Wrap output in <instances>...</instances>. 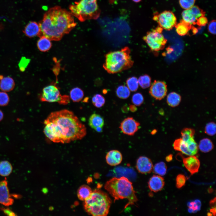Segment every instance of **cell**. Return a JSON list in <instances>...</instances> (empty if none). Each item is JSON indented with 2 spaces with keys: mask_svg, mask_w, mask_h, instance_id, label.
Returning a JSON list of instances; mask_svg holds the SVG:
<instances>
[{
  "mask_svg": "<svg viewBox=\"0 0 216 216\" xmlns=\"http://www.w3.org/2000/svg\"><path fill=\"white\" fill-rule=\"evenodd\" d=\"M134 2H140L142 0H132Z\"/></svg>",
  "mask_w": 216,
  "mask_h": 216,
  "instance_id": "681fc988",
  "label": "cell"
},
{
  "mask_svg": "<svg viewBox=\"0 0 216 216\" xmlns=\"http://www.w3.org/2000/svg\"><path fill=\"white\" fill-rule=\"evenodd\" d=\"M189 206L190 209L192 211H196L199 207L197 202H191L189 204Z\"/></svg>",
  "mask_w": 216,
  "mask_h": 216,
  "instance_id": "7bdbcfd3",
  "label": "cell"
},
{
  "mask_svg": "<svg viewBox=\"0 0 216 216\" xmlns=\"http://www.w3.org/2000/svg\"><path fill=\"white\" fill-rule=\"evenodd\" d=\"M13 167L10 162L3 160L0 162V175L6 177L9 175L12 172Z\"/></svg>",
  "mask_w": 216,
  "mask_h": 216,
  "instance_id": "d4e9b609",
  "label": "cell"
},
{
  "mask_svg": "<svg viewBox=\"0 0 216 216\" xmlns=\"http://www.w3.org/2000/svg\"><path fill=\"white\" fill-rule=\"evenodd\" d=\"M129 108V110L132 112H135L137 110V108L134 105L130 104Z\"/></svg>",
  "mask_w": 216,
  "mask_h": 216,
  "instance_id": "f6af8a7d",
  "label": "cell"
},
{
  "mask_svg": "<svg viewBox=\"0 0 216 216\" xmlns=\"http://www.w3.org/2000/svg\"><path fill=\"white\" fill-rule=\"evenodd\" d=\"M172 159V155L171 154H170L166 158V160L167 162L170 161Z\"/></svg>",
  "mask_w": 216,
  "mask_h": 216,
  "instance_id": "bcb514c9",
  "label": "cell"
},
{
  "mask_svg": "<svg viewBox=\"0 0 216 216\" xmlns=\"http://www.w3.org/2000/svg\"><path fill=\"white\" fill-rule=\"evenodd\" d=\"M164 178L160 176L153 175L150 179L148 186L151 191L156 192L161 190L164 185Z\"/></svg>",
  "mask_w": 216,
  "mask_h": 216,
  "instance_id": "e0dca14e",
  "label": "cell"
},
{
  "mask_svg": "<svg viewBox=\"0 0 216 216\" xmlns=\"http://www.w3.org/2000/svg\"><path fill=\"white\" fill-rule=\"evenodd\" d=\"M210 212L212 213L211 214H213L215 216L216 213L215 207L211 209Z\"/></svg>",
  "mask_w": 216,
  "mask_h": 216,
  "instance_id": "c3c4849f",
  "label": "cell"
},
{
  "mask_svg": "<svg viewBox=\"0 0 216 216\" xmlns=\"http://www.w3.org/2000/svg\"><path fill=\"white\" fill-rule=\"evenodd\" d=\"M70 97L62 95L58 87L51 84L45 87L40 96L41 101L49 102H57L60 104L65 105L70 101Z\"/></svg>",
  "mask_w": 216,
  "mask_h": 216,
  "instance_id": "9c48e42d",
  "label": "cell"
},
{
  "mask_svg": "<svg viewBox=\"0 0 216 216\" xmlns=\"http://www.w3.org/2000/svg\"><path fill=\"white\" fill-rule=\"evenodd\" d=\"M84 201V208L86 212L94 216H106L112 203L108 195L100 190L92 191Z\"/></svg>",
  "mask_w": 216,
  "mask_h": 216,
  "instance_id": "5b68a950",
  "label": "cell"
},
{
  "mask_svg": "<svg viewBox=\"0 0 216 216\" xmlns=\"http://www.w3.org/2000/svg\"><path fill=\"white\" fill-rule=\"evenodd\" d=\"M39 24L40 30L39 37L44 36L51 40L58 41L69 33L76 23L70 12L55 6L44 14Z\"/></svg>",
  "mask_w": 216,
  "mask_h": 216,
  "instance_id": "7a4b0ae2",
  "label": "cell"
},
{
  "mask_svg": "<svg viewBox=\"0 0 216 216\" xmlns=\"http://www.w3.org/2000/svg\"><path fill=\"white\" fill-rule=\"evenodd\" d=\"M40 38L37 44L38 49L42 52L48 51L52 46L51 40L44 36H42Z\"/></svg>",
  "mask_w": 216,
  "mask_h": 216,
  "instance_id": "603a6c76",
  "label": "cell"
},
{
  "mask_svg": "<svg viewBox=\"0 0 216 216\" xmlns=\"http://www.w3.org/2000/svg\"><path fill=\"white\" fill-rule=\"evenodd\" d=\"M92 191L91 188L86 185L80 187L77 192V195L80 199L85 200L91 195Z\"/></svg>",
  "mask_w": 216,
  "mask_h": 216,
  "instance_id": "83f0119b",
  "label": "cell"
},
{
  "mask_svg": "<svg viewBox=\"0 0 216 216\" xmlns=\"http://www.w3.org/2000/svg\"><path fill=\"white\" fill-rule=\"evenodd\" d=\"M208 22L207 18L205 16H202L197 19L196 23L199 26H204L206 25Z\"/></svg>",
  "mask_w": 216,
  "mask_h": 216,
  "instance_id": "60d3db41",
  "label": "cell"
},
{
  "mask_svg": "<svg viewBox=\"0 0 216 216\" xmlns=\"http://www.w3.org/2000/svg\"><path fill=\"white\" fill-rule=\"evenodd\" d=\"M183 164L187 169L192 175L198 172L200 167V161L197 157L194 155L183 159Z\"/></svg>",
  "mask_w": 216,
  "mask_h": 216,
  "instance_id": "2e32d148",
  "label": "cell"
},
{
  "mask_svg": "<svg viewBox=\"0 0 216 216\" xmlns=\"http://www.w3.org/2000/svg\"><path fill=\"white\" fill-rule=\"evenodd\" d=\"M153 165L151 160L145 156H140L137 160L136 169L142 174L148 173L153 170Z\"/></svg>",
  "mask_w": 216,
  "mask_h": 216,
  "instance_id": "9a60e30c",
  "label": "cell"
},
{
  "mask_svg": "<svg viewBox=\"0 0 216 216\" xmlns=\"http://www.w3.org/2000/svg\"><path fill=\"white\" fill-rule=\"evenodd\" d=\"M13 196L17 198L20 197L17 194L11 195L10 194L6 178L0 181V203L6 206L12 205L14 202Z\"/></svg>",
  "mask_w": 216,
  "mask_h": 216,
  "instance_id": "8fae6325",
  "label": "cell"
},
{
  "mask_svg": "<svg viewBox=\"0 0 216 216\" xmlns=\"http://www.w3.org/2000/svg\"><path fill=\"white\" fill-rule=\"evenodd\" d=\"M199 148L202 152L206 153L210 151L213 149L214 145L211 140L205 138L200 141Z\"/></svg>",
  "mask_w": 216,
  "mask_h": 216,
  "instance_id": "484cf974",
  "label": "cell"
},
{
  "mask_svg": "<svg viewBox=\"0 0 216 216\" xmlns=\"http://www.w3.org/2000/svg\"><path fill=\"white\" fill-rule=\"evenodd\" d=\"M107 163L111 166L118 165L121 162L122 156L121 153L116 150H112L109 152L106 156Z\"/></svg>",
  "mask_w": 216,
  "mask_h": 216,
  "instance_id": "ac0fdd59",
  "label": "cell"
},
{
  "mask_svg": "<svg viewBox=\"0 0 216 216\" xmlns=\"http://www.w3.org/2000/svg\"><path fill=\"white\" fill-rule=\"evenodd\" d=\"M126 84L127 87L131 91H136L138 88V80L135 77L132 76L129 78L126 81Z\"/></svg>",
  "mask_w": 216,
  "mask_h": 216,
  "instance_id": "1f68e13d",
  "label": "cell"
},
{
  "mask_svg": "<svg viewBox=\"0 0 216 216\" xmlns=\"http://www.w3.org/2000/svg\"><path fill=\"white\" fill-rule=\"evenodd\" d=\"M4 117V114L3 111L0 109V122L3 119Z\"/></svg>",
  "mask_w": 216,
  "mask_h": 216,
  "instance_id": "7dc6e473",
  "label": "cell"
},
{
  "mask_svg": "<svg viewBox=\"0 0 216 216\" xmlns=\"http://www.w3.org/2000/svg\"><path fill=\"white\" fill-rule=\"evenodd\" d=\"M0 210L5 214L9 216H16V214L11 210L8 208L1 207Z\"/></svg>",
  "mask_w": 216,
  "mask_h": 216,
  "instance_id": "b9f144b4",
  "label": "cell"
},
{
  "mask_svg": "<svg viewBox=\"0 0 216 216\" xmlns=\"http://www.w3.org/2000/svg\"><path fill=\"white\" fill-rule=\"evenodd\" d=\"M181 100V96L174 92L170 93L166 98V102L168 104L172 107H175L178 105Z\"/></svg>",
  "mask_w": 216,
  "mask_h": 216,
  "instance_id": "cb8c5ba5",
  "label": "cell"
},
{
  "mask_svg": "<svg viewBox=\"0 0 216 216\" xmlns=\"http://www.w3.org/2000/svg\"><path fill=\"white\" fill-rule=\"evenodd\" d=\"M10 98L8 94L4 92H0V106H5L9 104Z\"/></svg>",
  "mask_w": 216,
  "mask_h": 216,
  "instance_id": "d590c367",
  "label": "cell"
},
{
  "mask_svg": "<svg viewBox=\"0 0 216 216\" xmlns=\"http://www.w3.org/2000/svg\"><path fill=\"white\" fill-rule=\"evenodd\" d=\"M153 172L160 176H164L166 173L167 166L165 163L160 162L156 164L153 166Z\"/></svg>",
  "mask_w": 216,
  "mask_h": 216,
  "instance_id": "f546056e",
  "label": "cell"
},
{
  "mask_svg": "<svg viewBox=\"0 0 216 216\" xmlns=\"http://www.w3.org/2000/svg\"><path fill=\"white\" fill-rule=\"evenodd\" d=\"M163 29L160 27L148 32L143 38L151 50L158 52L164 47L167 40L161 33Z\"/></svg>",
  "mask_w": 216,
  "mask_h": 216,
  "instance_id": "ba28073f",
  "label": "cell"
},
{
  "mask_svg": "<svg viewBox=\"0 0 216 216\" xmlns=\"http://www.w3.org/2000/svg\"><path fill=\"white\" fill-rule=\"evenodd\" d=\"M132 103L136 106L141 105L144 102V98L142 94L140 93L134 94L132 98Z\"/></svg>",
  "mask_w": 216,
  "mask_h": 216,
  "instance_id": "e575fe53",
  "label": "cell"
},
{
  "mask_svg": "<svg viewBox=\"0 0 216 216\" xmlns=\"http://www.w3.org/2000/svg\"><path fill=\"white\" fill-rule=\"evenodd\" d=\"M195 0H179L180 6L184 10L189 9L194 5Z\"/></svg>",
  "mask_w": 216,
  "mask_h": 216,
  "instance_id": "8d00e7d4",
  "label": "cell"
},
{
  "mask_svg": "<svg viewBox=\"0 0 216 216\" xmlns=\"http://www.w3.org/2000/svg\"><path fill=\"white\" fill-rule=\"evenodd\" d=\"M153 20L157 22L160 27L166 30H170L177 24V19L170 11H164L154 15Z\"/></svg>",
  "mask_w": 216,
  "mask_h": 216,
  "instance_id": "30bf717a",
  "label": "cell"
},
{
  "mask_svg": "<svg viewBox=\"0 0 216 216\" xmlns=\"http://www.w3.org/2000/svg\"><path fill=\"white\" fill-rule=\"evenodd\" d=\"M216 21L213 20L210 21L208 24V29L209 32L213 34H216Z\"/></svg>",
  "mask_w": 216,
  "mask_h": 216,
  "instance_id": "ab89813d",
  "label": "cell"
},
{
  "mask_svg": "<svg viewBox=\"0 0 216 216\" xmlns=\"http://www.w3.org/2000/svg\"><path fill=\"white\" fill-rule=\"evenodd\" d=\"M140 125L133 118L128 117L121 122L119 128L124 134L133 136L138 131Z\"/></svg>",
  "mask_w": 216,
  "mask_h": 216,
  "instance_id": "5bb4252c",
  "label": "cell"
},
{
  "mask_svg": "<svg viewBox=\"0 0 216 216\" xmlns=\"http://www.w3.org/2000/svg\"><path fill=\"white\" fill-rule=\"evenodd\" d=\"M69 9L73 16L82 22L97 19L100 13L97 0H80L70 5Z\"/></svg>",
  "mask_w": 216,
  "mask_h": 216,
  "instance_id": "8992f818",
  "label": "cell"
},
{
  "mask_svg": "<svg viewBox=\"0 0 216 216\" xmlns=\"http://www.w3.org/2000/svg\"><path fill=\"white\" fill-rule=\"evenodd\" d=\"M186 178L182 174L178 175L176 178V186L178 188H180L184 186L186 182Z\"/></svg>",
  "mask_w": 216,
  "mask_h": 216,
  "instance_id": "74e56055",
  "label": "cell"
},
{
  "mask_svg": "<svg viewBox=\"0 0 216 216\" xmlns=\"http://www.w3.org/2000/svg\"><path fill=\"white\" fill-rule=\"evenodd\" d=\"M84 96L83 91L80 88L75 87L70 92V97L74 102H79L82 100Z\"/></svg>",
  "mask_w": 216,
  "mask_h": 216,
  "instance_id": "4316f807",
  "label": "cell"
},
{
  "mask_svg": "<svg viewBox=\"0 0 216 216\" xmlns=\"http://www.w3.org/2000/svg\"><path fill=\"white\" fill-rule=\"evenodd\" d=\"M0 80V89L2 91L8 92L14 89L15 83L12 78L10 76L3 77Z\"/></svg>",
  "mask_w": 216,
  "mask_h": 216,
  "instance_id": "ffe728a7",
  "label": "cell"
},
{
  "mask_svg": "<svg viewBox=\"0 0 216 216\" xmlns=\"http://www.w3.org/2000/svg\"><path fill=\"white\" fill-rule=\"evenodd\" d=\"M44 124V134L54 142L69 143L82 139L86 134L85 125L72 112L66 109L51 113Z\"/></svg>",
  "mask_w": 216,
  "mask_h": 216,
  "instance_id": "6da1fadb",
  "label": "cell"
},
{
  "mask_svg": "<svg viewBox=\"0 0 216 216\" xmlns=\"http://www.w3.org/2000/svg\"><path fill=\"white\" fill-rule=\"evenodd\" d=\"M88 124L92 128L95 130L98 128H103L104 125V120L100 115L93 113L89 117Z\"/></svg>",
  "mask_w": 216,
  "mask_h": 216,
  "instance_id": "44dd1931",
  "label": "cell"
},
{
  "mask_svg": "<svg viewBox=\"0 0 216 216\" xmlns=\"http://www.w3.org/2000/svg\"><path fill=\"white\" fill-rule=\"evenodd\" d=\"M40 30L39 23L34 21L28 23L25 27L23 32L29 38L38 36Z\"/></svg>",
  "mask_w": 216,
  "mask_h": 216,
  "instance_id": "d6986e66",
  "label": "cell"
},
{
  "mask_svg": "<svg viewBox=\"0 0 216 216\" xmlns=\"http://www.w3.org/2000/svg\"><path fill=\"white\" fill-rule=\"evenodd\" d=\"M121 110L123 113H127L129 110V106L127 104H125L122 106Z\"/></svg>",
  "mask_w": 216,
  "mask_h": 216,
  "instance_id": "ee69618b",
  "label": "cell"
},
{
  "mask_svg": "<svg viewBox=\"0 0 216 216\" xmlns=\"http://www.w3.org/2000/svg\"><path fill=\"white\" fill-rule=\"evenodd\" d=\"M138 80L140 86L142 88H148L151 85V78L147 74H145L140 76Z\"/></svg>",
  "mask_w": 216,
  "mask_h": 216,
  "instance_id": "4dcf8cb0",
  "label": "cell"
},
{
  "mask_svg": "<svg viewBox=\"0 0 216 216\" xmlns=\"http://www.w3.org/2000/svg\"><path fill=\"white\" fill-rule=\"evenodd\" d=\"M30 60L25 57H22L19 64L20 70L21 71H23L25 70L30 62Z\"/></svg>",
  "mask_w": 216,
  "mask_h": 216,
  "instance_id": "f35d334b",
  "label": "cell"
},
{
  "mask_svg": "<svg viewBox=\"0 0 216 216\" xmlns=\"http://www.w3.org/2000/svg\"><path fill=\"white\" fill-rule=\"evenodd\" d=\"M92 102L95 106L97 108H100L105 104V100L101 94H96L92 98Z\"/></svg>",
  "mask_w": 216,
  "mask_h": 216,
  "instance_id": "d6a6232c",
  "label": "cell"
},
{
  "mask_svg": "<svg viewBox=\"0 0 216 216\" xmlns=\"http://www.w3.org/2000/svg\"><path fill=\"white\" fill-rule=\"evenodd\" d=\"M216 132V125L213 122L208 123L207 124L205 128V133L207 135L213 136Z\"/></svg>",
  "mask_w": 216,
  "mask_h": 216,
  "instance_id": "836d02e7",
  "label": "cell"
},
{
  "mask_svg": "<svg viewBox=\"0 0 216 216\" xmlns=\"http://www.w3.org/2000/svg\"><path fill=\"white\" fill-rule=\"evenodd\" d=\"M205 12L197 6H194L191 8L185 10L182 13V20L191 25L196 24L199 17L205 16Z\"/></svg>",
  "mask_w": 216,
  "mask_h": 216,
  "instance_id": "7c38bea8",
  "label": "cell"
},
{
  "mask_svg": "<svg viewBox=\"0 0 216 216\" xmlns=\"http://www.w3.org/2000/svg\"><path fill=\"white\" fill-rule=\"evenodd\" d=\"M116 93L118 98L122 99L127 98L130 94L129 89L127 87L124 85L119 86L116 90Z\"/></svg>",
  "mask_w": 216,
  "mask_h": 216,
  "instance_id": "f1b7e54d",
  "label": "cell"
},
{
  "mask_svg": "<svg viewBox=\"0 0 216 216\" xmlns=\"http://www.w3.org/2000/svg\"><path fill=\"white\" fill-rule=\"evenodd\" d=\"M130 53V50L128 46L108 52L105 55L103 68L108 73L112 74L130 68L134 64Z\"/></svg>",
  "mask_w": 216,
  "mask_h": 216,
  "instance_id": "277c9868",
  "label": "cell"
},
{
  "mask_svg": "<svg viewBox=\"0 0 216 216\" xmlns=\"http://www.w3.org/2000/svg\"><path fill=\"white\" fill-rule=\"evenodd\" d=\"M177 33L181 36L186 35L193 27L192 25L186 22L183 20L175 26Z\"/></svg>",
  "mask_w": 216,
  "mask_h": 216,
  "instance_id": "7402d4cb",
  "label": "cell"
},
{
  "mask_svg": "<svg viewBox=\"0 0 216 216\" xmlns=\"http://www.w3.org/2000/svg\"><path fill=\"white\" fill-rule=\"evenodd\" d=\"M167 86L163 81L155 80L152 84L149 93L151 95L157 100H160L166 95Z\"/></svg>",
  "mask_w": 216,
  "mask_h": 216,
  "instance_id": "4fadbf2b",
  "label": "cell"
},
{
  "mask_svg": "<svg viewBox=\"0 0 216 216\" xmlns=\"http://www.w3.org/2000/svg\"><path fill=\"white\" fill-rule=\"evenodd\" d=\"M104 187L114 198V202L119 199L128 200L124 208L128 206L134 205L138 201L132 183L125 177L113 178L106 182Z\"/></svg>",
  "mask_w": 216,
  "mask_h": 216,
  "instance_id": "3957f363",
  "label": "cell"
},
{
  "mask_svg": "<svg viewBox=\"0 0 216 216\" xmlns=\"http://www.w3.org/2000/svg\"><path fill=\"white\" fill-rule=\"evenodd\" d=\"M195 133L192 128L183 129L181 132L182 137L176 140L173 143L174 149L189 156L196 154L198 146L194 139Z\"/></svg>",
  "mask_w": 216,
  "mask_h": 216,
  "instance_id": "52a82bcc",
  "label": "cell"
}]
</instances>
